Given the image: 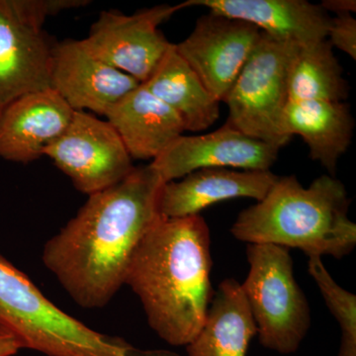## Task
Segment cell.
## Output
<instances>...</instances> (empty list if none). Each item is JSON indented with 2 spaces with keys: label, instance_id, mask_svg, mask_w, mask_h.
<instances>
[{
  "label": "cell",
  "instance_id": "cell-19",
  "mask_svg": "<svg viewBox=\"0 0 356 356\" xmlns=\"http://www.w3.org/2000/svg\"><path fill=\"white\" fill-rule=\"evenodd\" d=\"M172 108L185 131L207 130L220 117V102L206 89L172 44L152 76L142 83Z\"/></svg>",
  "mask_w": 356,
  "mask_h": 356
},
{
  "label": "cell",
  "instance_id": "cell-24",
  "mask_svg": "<svg viewBox=\"0 0 356 356\" xmlns=\"http://www.w3.org/2000/svg\"><path fill=\"white\" fill-rule=\"evenodd\" d=\"M320 6L327 14L330 11L336 13L337 15H341L353 14L356 11L355 0H324Z\"/></svg>",
  "mask_w": 356,
  "mask_h": 356
},
{
  "label": "cell",
  "instance_id": "cell-9",
  "mask_svg": "<svg viewBox=\"0 0 356 356\" xmlns=\"http://www.w3.org/2000/svg\"><path fill=\"white\" fill-rule=\"evenodd\" d=\"M182 8L181 3L163 4L133 15L102 11L81 43L91 55L145 83L172 44L159 26Z\"/></svg>",
  "mask_w": 356,
  "mask_h": 356
},
{
  "label": "cell",
  "instance_id": "cell-20",
  "mask_svg": "<svg viewBox=\"0 0 356 356\" xmlns=\"http://www.w3.org/2000/svg\"><path fill=\"white\" fill-rule=\"evenodd\" d=\"M348 86L327 39L299 46L288 72V97L293 102H344Z\"/></svg>",
  "mask_w": 356,
  "mask_h": 356
},
{
  "label": "cell",
  "instance_id": "cell-18",
  "mask_svg": "<svg viewBox=\"0 0 356 356\" xmlns=\"http://www.w3.org/2000/svg\"><path fill=\"white\" fill-rule=\"evenodd\" d=\"M257 334L241 283L229 278L220 283L202 329L185 348L188 356H245Z\"/></svg>",
  "mask_w": 356,
  "mask_h": 356
},
{
  "label": "cell",
  "instance_id": "cell-16",
  "mask_svg": "<svg viewBox=\"0 0 356 356\" xmlns=\"http://www.w3.org/2000/svg\"><path fill=\"white\" fill-rule=\"evenodd\" d=\"M105 117L136 159L154 161L185 132L175 111L143 84L119 100Z\"/></svg>",
  "mask_w": 356,
  "mask_h": 356
},
{
  "label": "cell",
  "instance_id": "cell-23",
  "mask_svg": "<svg viewBox=\"0 0 356 356\" xmlns=\"http://www.w3.org/2000/svg\"><path fill=\"white\" fill-rule=\"evenodd\" d=\"M23 348L24 346L18 337L0 323V356H13Z\"/></svg>",
  "mask_w": 356,
  "mask_h": 356
},
{
  "label": "cell",
  "instance_id": "cell-4",
  "mask_svg": "<svg viewBox=\"0 0 356 356\" xmlns=\"http://www.w3.org/2000/svg\"><path fill=\"white\" fill-rule=\"evenodd\" d=\"M0 323L24 348L48 356H179L140 350L118 337L90 329L60 310L31 280L0 257Z\"/></svg>",
  "mask_w": 356,
  "mask_h": 356
},
{
  "label": "cell",
  "instance_id": "cell-5",
  "mask_svg": "<svg viewBox=\"0 0 356 356\" xmlns=\"http://www.w3.org/2000/svg\"><path fill=\"white\" fill-rule=\"evenodd\" d=\"M250 270L241 284L257 325L259 343L281 355L298 350L311 325L306 296L293 273L288 248L250 243Z\"/></svg>",
  "mask_w": 356,
  "mask_h": 356
},
{
  "label": "cell",
  "instance_id": "cell-11",
  "mask_svg": "<svg viewBox=\"0 0 356 356\" xmlns=\"http://www.w3.org/2000/svg\"><path fill=\"white\" fill-rule=\"evenodd\" d=\"M280 149L225 124L212 133L180 136L149 163L163 182L203 168L270 170Z\"/></svg>",
  "mask_w": 356,
  "mask_h": 356
},
{
  "label": "cell",
  "instance_id": "cell-3",
  "mask_svg": "<svg viewBox=\"0 0 356 356\" xmlns=\"http://www.w3.org/2000/svg\"><path fill=\"white\" fill-rule=\"evenodd\" d=\"M346 186L329 175L304 187L296 177H278L266 197L243 210L231 228L250 243L294 248L310 257L343 259L356 245V225L348 218Z\"/></svg>",
  "mask_w": 356,
  "mask_h": 356
},
{
  "label": "cell",
  "instance_id": "cell-22",
  "mask_svg": "<svg viewBox=\"0 0 356 356\" xmlns=\"http://www.w3.org/2000/svg\"><path fill=\"white\" fill-rule=\"evenodd\" d=\"M327 40L353 60L356 58V20L353 14H341L331 18Z\"/></svg>",
  "mask_w": 356,
  "mask_h": 356
},
{
  "label": "cell",
  "instance_id": "cell-15",
  "mask_svg": "<svg viewBox=\"0 0 356 356\" xmlns=\"http://www.w3.org/2000/svg\"><path fill=\"white\" fill-rule=\"evenodd\" d=\"M182 7L202 6L210 13L245 21L280 41L298 46L327 39L331 17L320 4L306 0H188Z\"/></svg>",
  "mask_w": 356,
  "mask_h": 356
},
{
  "label": "cell",
  "instance_id": "cell-6",
  "mask_svg": "<svg viewBox=\"0 0 356 356\" xmlns=\"http://www.w3.org/2000/svg\"><path fill=\"white\" fill-rule=\"evenodd\" d=\"M298 44L261 32L259 43L229 90L226 125L281 149L291 138L283 131L288 72Z\"/></svg>",
  "mask_w": 356,
  "mask_h": 356
},
{
  "label": "cell",
  "instance_id": "cell-17",
  "mask_svg": "<svg viewBox=\"0 0 356 356\" xmlns=\"http://www.w3.org/2000/svg\"><path fill=\"white\" fill-rule=\"evenodd\" d=\"M282 125L285 135L300 136L309 147L310 158L334 177L339 159L350 146L355 126L346 103L289 100Z\"/></svg>",
  "mask_w": 356,
  "mask_h": 356
},
{
  "label": "cell",
  "instance_id": "cell-13",
  "mask_svg": "<svg viewBox=\"0 0 356 356\" xmlns=\"http://www.w3.org/2000/svg\"><path fill=\"white\" fill-rule=\"evenodd\" d=\"M72 114L51 88L14 100L0 112V158L21 163L41 158L67 130Z\"/></svg>",
  "mask_w": 356,
  "mask_h": 356
},
{
  "label": "cell",
  "instance_id": "cell-21",
  "mask_svg": "<svg viewBox=\"0 0 356 356\" xmlns=\"http://www.w3.org/2000/svg\"><path fill=\"white\" fill-rule=\"evenodd\" d=\"M308 270L322 293L327 308L341 327L339 356H356L355 295L337 284L320 257H309Z\"/></svg>",
  "mask_w": 356,
  "mask_h": 356
},
{
  "label": "cell",
  "instance_id": "cell-1",
  "mask_svg": "<svg viewBox=\"0 0 356 356\" xmlns=\"http://www.w3.org/2000/svg\"><path fill=\"white\" fill-rule=\"evenodd\" d=\"M161 180L151 165L89 195L76 216L46 243L44 266L77 305L107 306L125 285L136 250L161 218Z\"/></svg>",
  "mask_w": 356,
  "mask_h": 356
},
{
  "label": "cell",
  "instance_id": "cell-10",
  "mask_svg": "<svg viewBox=\"0 0 356 356\" xmlns=\"http://www.w3.org/2000/svg\"><path fill=\"white\" fill-rule=\"evenodd\" d=\"M261 37V31L250 23L210 13L175 44L210 95L225 102Z\"/></svg>",
  "mask_w": 356,
  "mask_h": 356
},
{
  "label": "cell",
  "instance_id": "cell-7",
  "mask_svg": "<svg viewBox=\"0 0 356 356\" xmlns=\"http://www.w3.org/2000/svg\"><path fill=\"white\" fill-rule=\"evenodd\" d=\"M34 0H0V112L21 96L51 88L53 49Z\"/></svg>",
  "mask_w": 356,
  "mask_h": 356
},
{
  "label": "cell",
  "instance_id": "cell-12",
  "mask_svg": "<svg viewBox=\"0 0 356 356\" xmlns=\"http://www.w3.org/2000/svg\"><path fill=\"white\" fill-rule=\"evenodd\" d=\"M140 83L91 55L76 40L56 43L51 67V88L74 111L102 115L137 88Z\"/></svg>",
  "mask_w": 356,
  "mask_h": 356
},
{
  "label": "cell",
  "instance_id": "cell-8",
  "mask_svg": "<svg viewBox=\"0 0 356 356\" xmlns=\"http://www.w3.org/2000/svg\"><path fill=\"white\" fill-rule=\"evenodd\" d=\"M44 156L88 196L119 184L135 170L113 127L86 111H74L67 130L47 147Z\"/></svg>",
  "mask_w": 356,
  "mask_h": 356
},
{
  "label": "cell",
  "instance_id": "cell-2",
  "mask_svg": "<svg viewBox=\"0 0 356 356\" xmlns=\"http://www.w3.org/2000/svg\"><path fill=\"white\" fill-rule=\"evenodd\" d=\"M210 229L200 215L161 218L134 254L125 285L163 341L186 346L202 329L214 290Z\"/></svg>",
  "mask_w": 356,
  "mask_h": 356
},
{
  "label": "cell",
  "instance_id": "cell-14",
  "mask_svg": "<svg viewBox=\"0 0 356 356\" xmlns=\"http://www.w3.org/2000/svg\"><path fill=\"white\" fill-rule=\"evenodd\" d=\"M270 170L203 168L177 181L163 184L159 193V215L165 219L199 215L213 204L234 198L266 197L278 179Z\"/></svg>",
  "mask_w": 356,
  "mask_h": 356
}]
</instances>
